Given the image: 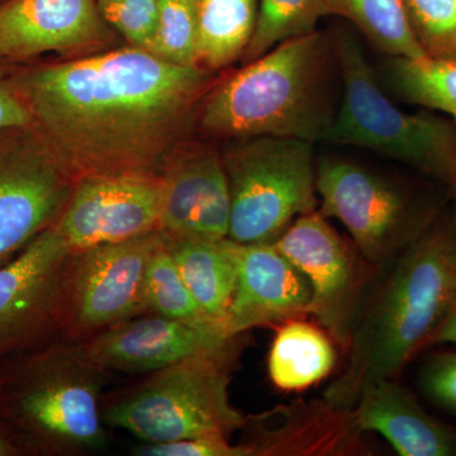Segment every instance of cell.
Here are the masks:
<instances>
[{
  "label": "cell",
  "mask_w": 456,
  "mask_h": 456,
  "mask_svg": "<svg viewBox=\"0 0 456 456\" xmlns=\"http://www.w3.org/2000/svg\"><path fill=\"white\" fill-rule=\"evenodd\" d=\"M236 283L226 321L231 336L255 327L287 322L308 314L311 287L274 244H240L228 239Z\"/></svg>",
  "instance_id": "obj_18"
},
{
  "label": "cell",
  "mask_w": 456,
  "mask_h": 456,
  "mask_svg": "<svg viewBox=\"0 0 456 456\" xmlns=\"http://www.w3.org/2000/svg\"><path fill=\"white\" fill-rule=\"evenodd\" d=\"M159 220L160 176L110 174L75 180L55 226L73 253L145 235Z\"/></svg>",
  "instance_id": "obj_13"
},
{
  "label": "cell",
  "mask_w": 456,
  "mask_h": 456,
  "mask_svg": "<svg viewBox=\"0 0 456 456\" xmlns=\"http://www.w3.org/2000/svg\"><path fill=\"white\" fill-rule=\"evenodd\" d=\"M140 456H240L236 444L230 440L194 439L169 444H141L134 450Z\"/></svg>",
  "instance_id": "obj_31"
},
{
  "label": "cell",
  "mask_w": 456,
  "mask_h": 456,
  "mask_svg": "<svg viewBox=\"0 0 456 456\" xmlns=\"http://www.w3.org/2000/svg\"><path fill=\"white\" fill-rule=\"evenodd\" d=\"M9 82L33 130L77 180L160 176L187 143L215 77L131 46L29 69Z\"/></svg>",
  "instance_id": "obj_1"
},
{
  "label": "cell",
  "mask_w": 456,
  "mask_h": 456,
  "mask_svg": "<svg viewBox=\"0 0 456 456\" xmlns=\"http://www.w3.org/2000/svg\"><path fill=\"white\" fill-rule=\"evenodd\" d=\"M307 279L308 314L347 350L369 283L365 261L318 209L299 216L274 242Z\"/></svg>",
  "instance_id": "obj_11"
},
{
  "label": "cell",
  "mask_w": 456,
  "mask_h": 456,
  "mask_svg": "<svg viewBox=\"0 0 456 456\" xmlns=\"http://www.w3.org/2000/svg\"><path fill=\"white\" fill-rule=\"evenodd\" d=\"M28 455L22 441L16 432L4 421L0 419V456H25Z\"/></svg>",
  "instance_id": "obj_34"
},
{
  "label": "cell",
  "mask_w": 456,
  "mask_h": 456,
  "mask_svg": "<svg viewBox=\"0 0 456 456\" xmlns=\"http://www.w3.org/2000/svg\"><path fill=\"white\" fill-rule=\"evenodd\" d=\"M450 188V191H452V200H454V220H455V224H456V182L454 183V184L452 185V187H449Z\"/></svg>",
  "instance_id": "obj_35"
},
{
  "label": "cell",
  "mask_w": 456,
  "mask_h": 456,
  "mask_svg": "<svg viewBox=\"0 0 456 456\" xmlns=\"http://www.w3.org/2000/svg\"><path fill=\"white\" fill-rule=\"evenodd\" d=\"M257 0H198L200 66L220 71L242 55L256 26Z\"/></svg>",
  "instance_id": "obj_22"
},
{
  "label": "cell",
  "mask_w": 456,
  "mask_h": 456,
  "mask_svg": "<svg viewBox=\"0 0 456 456\" xmlns=\"http://www.w3.org/2000/svg\"><path fill=\"white\" fill-rule=\"evenodd\" d=\"M327 16L326 0H260L256 26L241 61L248 64L285 41L317 31L318 22Z\"/></svg>",
  "instance_id": "obj_25"
},
{
  "label": "cell",
  "mask_w": 456,
  "mask_h": 456,
  "mask_svg": "<svg viewBox=\"0 0 456 456\" xmlns=\"http://www.w3.org/2000/svg\"><path fill=\"white\" fill-rule=\"evenodd\" d=\"M198 0H160L158 28L151 51L165 61L200 66Z\"/></svg>",
  "instance_id": "obj_27"
},
{
  "label": "cell",
  "mask_w": 456,
  "mask_h": 456,
  "mask_svg": "<svg viewBox=\"0 0 456 456\" xmlns=\"http://www.w3.org/2000/svg\"><path fill=\"white\" fill-rule=\"evenodd\" d=\"M380 83L395 97L449 117L456 125V60L388 57Z\"/></svg>",
  "instance_id": "obj_23"
},
{
  "label": "cell",
  "mask_w": 456,
  "mask_h": 456,
  "mask_svg": "<svg viewBox=\"0 0 456 456\" xmlns=\"http://www.w3.org/2000/svg\"><path fill=\"white\" fill-rule=\"evenodd\" d=\"M240 431V456H355L369 452L367 434L356 425L353 411L340 410L323 398L246 417Z\"/></svg>",
  "instance_id": "obj_16"
},
{
  "label": "cell",
  "mask_w": 456,
  "mask_h": 456,
  "mask_svg": "<svg viewBox=\"0 0 456 456\" xmlns=\"http://www.w3.org/2000/svg\"><path fill=\"white\" fill-rule=\"evenodd\" d=\"M221 156L231 202L227 239L274 244L299 216L318 209L314 142L245 137L224 141Z\"/></svg>",
  "instance_id": "obj_7"
},
{
  "label": "cell",
  "mask_w": 456,
  "mask_h": 456,
  "mask_svg": "<svg viewBox=\"0 0 456 456\" xmlns=\"http://www.w3.org/2000/svg\"><path fill=\"white\" fill-rule=\"evenodd\" d=\"M439 345H456V299L448 314L426 341L424 350Z\"/></svg>",
  "instance_id": "obj_33"
},
{
  "label": "cell",
  "mask_w": 456,
  "mask_h": 456,
  "mask_svg": "<svg viewBox=\"0 0 456 456\" xmlns=\"http://www.w3.org/2000/svg\"><path fill=\"white\" fill-rule=\"evenodd\" d=\"M404 5L426 56L456 60V0H404Z\"/></svg>",
  "instance_id": "obj_28"
},
{
  "label": "cell",
  "mask_w": 456,
  "mask_h": 456,
  "mask_svg": "<svg viewBox=\"0 0 456 456\" xmlns=\"http://www.w3.org/2000/svg\"><path fill=\"white\" fill-rule=\"evenodd\" d=\"M419 387L436 406L456 415V351H440L426 359Z\"/></svg>",
  "instance_id": "obj_30"
},
{
  "label": "cell",
  "mask_w": 456,
  "mask_h": 456,
  "mask_svg": "<svg viewBox=\"0 0 456 456\" xmlns=\"http://www.w3.org/2000/svg\"><path fill=\"white\" fill-rule=\"evenodd\" d=\"M338 351L321 326L305 321L283 322L269 351L268 373L277 388L302 391L334 371Z\"/></svg>",
  "instance_id": "obj_21"
},
{
  "label": "cell",
  "mask_w": 456,
  "mask_h": 456,
  "mask_svg": "<svg viewBox=\"0 0 456 456\" xmlns=\"http://www.w3.org/2000/svg\"><path fill=\"white\" fill-rule=\"evenodd\" d=\"M4 2V0H0V3Z\"/></svg>",
  "instance_id": "obj_36"
},
{
  "label": "cell",
  "mask_w": 456,
  "mask_h": 456,
  "mask_svg": "<svg viewBox=\"0 0 456 456\" xmlns=\"http://www.w3.org/2000/svg\"><path fill=\"white\" fill-rule=\"evenodd\" d=\"M113 32L97 0H4L0 3V60L101 49Z\"/></svg>",
  "instance_id": "obj_17"
},
{
  "label": "cell",
  "mask_w": 456,
  "mask_h": 456,
  "mask_svg": "<svg viewBox=\"0 0 456 456\" xmlns=\"http://www.w3.org/2000/svg\"><path fill=\"white\" fill-rule=\"evenodd\" d=\"M104 20L132 46L151 51L160 0H97Z\"/></svg>",
  "instance_id": "obj_29"
},
{
  "label": "cell",
  "mask_w": 456,
  "mask_h": 456,
  "mask_svg": "<svg viewBox=\"0 0 456 456\" xmlns=\"http://www.w3.org/2000/svg\"><path fill=\"white\" fill-rule=\"evenodd\" d=\"M107 374L82 341L57 336L0 362V419L28 455L101 452L108 443L102 416Z\"/></svg>",
  "instance_id": "obj_4"
},
{
  "label": "cell",
  "mask_w": 456,
  "mask_h": 456,
  "mask_svg": "<svg viewBox=\"0 0 456 456\" xmlns=\"http://www.w3.org/2000/svg\"><path fill=\"white\" fill-rule=\"evenodd\" d=\"M74 183L32 126L0 131V266L56 224Z\"/></svg>",
  "instance_id": "obj_10"
},
{
  "label": "cell",
  "mask_w": 456,
  "mask_h": 456,
  "mask_svg": "<svg viewBox=\"0 0 456 456\" xmlns=\"http://www.w3.org/2000/svg\"><path fill=\"white\" fill-rule=\"evenodd\" d=\"M329 16L344 18L387 57L424 59L404 0H326Z\"/></svg>",
  "instance_id": "obj_24"
},
{
  "label": "cell",
  "mask_w": 456,
  "mask_h": 456,
  "mask_svg": "<svg viewBox=\"0 0 456 456\" xmlns=\"http://www.w3.org/2000/svg\"><path fill=\"white\" fill-rule=\"evenodd\" d=\"M145 302L147 314L194 325L224 327L207 316L203 308L198 305L176 268L175 261L167 248V240L158 248L147 268Z\"/></svg>",
  "instance_id": "obj_26"
},
{
  "label": "cell",
  "mask_w": 456,
  "mask_h": 456,
  "mask_svg": "<svg viewBox=\"0 0 456 456\" xmlns=\"http://www.w3.org/2000/svg\"><path fill=\"white\" fill-rule=\"evenodd\" d=\"M230 191L221 150L185 143L160 174L159 230L175 239H227Z\"/></svg>",
  "instance_id": "obj_15"
},
{
  "label": "cell",
  "mask_w": 456,
  "mask_h": 456,
  "mask_svg": "<svg viewBox=\"0 0 456 456\" xmlns=\"http://www.w3.org/2000/svg\"><path fill=\"white\" fill-rule=\"evenodd\" d=\"M341 98L322 142L370 150L452 187L456 182V125L434 112L408 113L387 95L359 38L332 29Z\"/></svg>",
  "instance_id": "obj_5"
},
{
  "label": "cell",
  "mask_w": 456,
  "mask_h": 456,
  "mask_svg": "<svg viewBox=\"0 0 456 456\" xmlns=\"http://www.w3.org/2000/svg\"><path fill=\"white\" fill-rule=\"evenodd\" d=\"M167 248L198 305L207 316L226 329L236 283L235 260L228 239L167 236Z\"/></svg>",
  "instance_id": "obj_20"
},
{
  "label": "cell",
  "mask_w": 456,
  "mask_h": 456,
  "mask_svg": "<svg viewBox=\"0 0 456 456\" xmlns=\"http://www.w3.org/2000/svg\"><path fill=\"white\" fill-rule=\"evenodd\" d=\"M318 211L346 228L368 266L380 269L415 242L440 216L431 203L364 165L317 161Z\"/></svg>",
  "instance_id": "obj_8"
},
{
  "label": "cell",
  "mask_w": 456,
  "mask_h": 456,
  "mask_svg": "<svg viewBox=\"0 0 456 456\" xmlns=\"http://www.w3.org/2000/svg\"><path fill=\"white\" fill-rule=\"evenodd\" d=\"M362 432H375L401 456H456V428L435 419L397 379L369 386L353 410Z\"/></svg>",
  "instance_id": "obj_19"
},
{
  "label": "cell",
  "mask_w": 456,
  "mask_h": 456,
  "mask_svg": "<svg viewBox=\"0 0 456 456\" xmlns=\"http://www.w3.org/2000/svg\"><path fill=\"white\" fill-rule=\"evenodd\" d=\"M347 347V362L323 399L351 411L369 386L397 379L454 305L456 224L439 217L395 260L378 269Z\"/></svg>",
  "instance_id": "obj_2"
},
{
  "label": "cell",
  "mask_w": 456,
  "mask_h": 456,
  "mask_svg": "<svg viewBox=\"0 0 456 456\" xmlns=\"http://www.w3.org/2000/svg\"><path fill=\"white\" fill-rule=\"evenodd\" d=\"M167 240V233L155 230L70 253L60 288V336L86 341L108 327L147 314V268Z\"/></svg>",
  "instance_id": "obj_9"
},
{
  "label": "cell",
  "mask_w": 456,
  "mask_h": 456,
  "mask_svg": "<svg viewBox=\"0 0 456 456\" xmlns=\"http://www.w3.org/2000/svg\"><path fill=\"white\" fill-rule=\"evenodd\" d=\"M338 82L331 32L314 31L278 45L213 86L197 125L224 141L275 136L322 142L338 112Z\"/></svg>",
  "instance_id": "obj_3"
},
{
  "label": "cell",
  "mask_w": 456,
  "mask_h": 456,
  "mask_svg": "<svg viewBox=\"0 0 456 456\" xmlns=\"http://www.w3.org/2000/svg\"><path fill=\"white\" fill-rule=\"evenodd\" d=\"M70 253L53 224L0 266V362L60 336V288Z\"/></svg>",
  "instance_id": "obj_12"
},
{
  "label": "cell",
  "mask_w": 456,
  "mask_h": 456,
  "mask_svg": "<svg viewBox=\"0 0 456 456\" xmlns=\"http://www.w3.org/2000/svg\"><path fill=\"white\" fill-rule=\"evenodd\" d=\"M32 117L28 108L18 97L9 80L0 73V131L31 127Z\"/></svg>",
  "instance_id": "obj_32"
},
{
  "label": "cell",
  "mask_w": 456,
  "mask_h": 456,
  "mask_svg": "<svg viewBox=\"0 0 456 456\" xmlns=\"http://www.w3.org/2000/svg\"><path fill=\"white\" fill-rule=\"evenodd\" d=\"M236 353L235 344L147 374L142 382L102 403L104 424L151 445L209 437L231 440L246 421L228 392Z\"/></svg>",
  "instance_id": "obj_6"
},
{
  "label": "cell",
  "mask_w": 456,
  "mask_h": 456,
  "mask_svg": "<svg viewBox=\"0 0 456 456\" xmlns=\"http://www.w3.org/2000/svg\"><path fill=\"white\" fill-rule=\"evenodd\" d=\"M239 338L221 326L145 314L82 342L89 358L106 373L147 375L193 356L228 349Z\"/></svg>",
  "instance_id": "obj_14"
}]
</instances>
